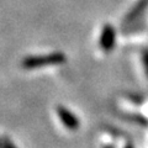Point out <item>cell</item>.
I'll use <instances>...</instances> for the list:
<instances>
[{"mask_svg": "<svg viewBox=\"0 0 148 148\" xmlns=\"http://www.w3.org/2000/svg\"><path fill=\"white\" fill-rule=\"evenodd\" d=\"M67 62L66 54L62 52H52L47 54L27 56L22 59L21 66L25 69H36L46 66H58Z\"/></svg>", "mask_w": 148, "mask_h": 148, "instance_id": "1", "label": "cell"}, {"mask_svg": "<svg viewBox=\"0 0 148 148\" xmlns=\"http://www.w3.org/2000/svg\"><path fill=\"white\" fill-rule=\"evenodd\" d=\"M56 112H57L59 120L63 123V126L67 130H71V131H75V130L80 126V121L75 115H74L71 110H68L67 108L59 105L56 108Z\"/></svg>", "mask_w": 148, "mask_h": 148, "instance_id": "2", "label": "cell"}, {"mask_svg": "<svg viewBox=\"0 0 148 148\" xmlns=\"http://www.w3.org/2000/svg\"><path fill=\"white\" fill-rule=\"evenodd\" d=\"M115 38H116V34H115V29L112 25L106 24L103 30H101L100 35V47L104 52H111L115 46Z\"/></svg>", "mask_w": 148, "mask_h": 148, "instance_id": "3", "label": "cell"}, {"mask_svg": "<svg viewBox=\"0 0 148 148\" xmlns=\"http://www.w3.org/2000/svg\"><path fill=\"white\" fill-rule=\"evenodd\" d=\"M148 5V0H140L137 4H136V6L133 8V10L131 11V14L127 16L128 20H132V18H135L137 15H140V14L145 10V8Z\"/></svg>", "mask_w": 148, "mask_h": 148, "instance_id": "4", "label": "cell"}, {"mask_svg": "<svg viewBox=\"0 0 148 148\" xmlns=\"http://www.w3.org/2000/svg\"><path fill=\"white\" fill-rule=\"evenodd\" d=\"M142 59H143V64H145V68H146V72L148 74V49H146L142 54Z\"/></svg>", "mask_w": 148, "mask_h": 148, "instance_id": "5", "label": "cell"}, {"mask_svg": "<svg viewBox=\"0 0 148 148\" xmlns=\"http://www.w3.org/2000/svg\"><path fill=\"white\" fill-rule=\"evenodd\" d=\"M0 147H3V138H0Z\"/></svg>", "mask_w": 148, "mask_h": 148, "instance_id": "6", "label": "cell"}]
</instances>
